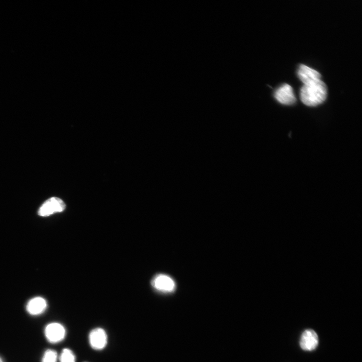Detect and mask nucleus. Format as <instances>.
Instances as JSON below:
<instances>
[{
    "mask_svg": "<svg viewBox=\"0 0 362 362\" xmlns=\"http://www.w3.org/2000/svg\"><path fill=\"white\" fill-rule=\"evenodd\" d=\"M327 97V87L321 80L304 85L300 92L302 102L309 107L318 106L325 101Z\"/></svg>",
    "mask_w": 362,
    "mask_h": 362,
    "instance_id": "nucleus-1",
    "label": "nucleus"
},
{
    "mask_svg": "<svg viewBox=\"0 0 362 362\" xmlns=\"http://www.w3.org/2000/svg\"><path fill=\"white\" fill-rule=\"evenodd\" d=\"M89 343L95 350H103L108 343V336L105 330L100 328H95L90 332Z\"/></svg>",
    "mask_w": 362,
    "mask_h": 362,
    "instance_id": "nucleus-2",
    "label": "nucleus"
},
{
    "mask_svg": "<svg viewBox=\"0 0 362 362\" xmlns=\"http://www.w3.org/2000/svg\"><path fill=\"white\" fill-rule=\"evenodd\" d=\"M65 208L66 204L62 199L53 197L42 204L38 211V214L40 216L46 217L57 212H63Z\"/></svg>",
    "mask_w": 362,
    "mask_h": 362,
    "instance_id": "nucleus-3",
    "label": "nucleus"
},
{
    "mask_svg": "<svg viewBox=\"0 0 362 362\" xmlns=\"http://www.w3.org/2000/svg\"><path fill=\"white\" fill-rule=\"evenodd\" d=\"M45 334L47 340L50 343H58L64 340L66 330L65 327L59 323H52L46 326Z\"/></svg>",
    "mask_w": 362,
    "mask_h": 362,
    "instance_id": "nucleus-4",
    "label": "nucleus"
},
{
    "mask_svg": "<svg viewBox=\"0 0 362 362\" xmlns=\"http://www.w3.org/2000/svg\"><path fill=\"white\" fill-rule=\"evenodd\" d=\"M319 336L311 329L305 330L301 334L299 345L304 351L311 352L317 349L319 345Z\"/></svg>",
    "mask_w": 362,
    "mask_h": 362,
    "instance_id": "nucleus-5",
    "label": "nucleus"
},
{
    "mask_svg": "<svg viewBox=\"0 0 362 362\" xmlns=\"http://www.w3.org/2000/svg\"><path fill=\"white\" fill-rule=\"evenodd\" d=\"M274 97L279 103L283 105H293L296 101L293 88L287 84L283 85L277 89Z\"/></svg>",
    "mask_w": 362,
    "mask_h": 362,
    "instance_id": "nucleus-6",
    "label": "nucleus"
},
{
    "mask_svg": "<svg viewBox=\"0 0 362 362\" xmlns=\"http://www.w3.org/2000/svg\"><path fill=\"white\" fill-rule=\"evenodd\" d=\"M152 285L158 291L164 293L172 292L175 288L174 280L168 276L160 274L154 278Z\"/></svg>",
    "mask_w": 362,
    "mask_h": 362,
    "instance_id": "nucleus-7",
    "label": "nucleus"
},
{
    "mask_svg": "<svg viewBox=\"0 0 362 362\" xmlns=\"http://www.w3.org/2000/svg\"><path fill=\"white\" fill-rule=\"evenodd\" d=\"M297 75L304 85L321 80L322 77L319 72L304 65H301L299 66Z\"/></svg>",
    "mask_w": 362,
    "mask_h": 362,
    "instance_id": "nucleus-8",
    "label": "nucleus"
},
{
    "mask_svg": "<svg viewBox=\"0 0 362 362\" xmlns=\"http://www.w3.org/2000/svg\"><path fill=\"white\" fill-rule=\"evenodd\" d=\"M47 307L46 300L42 297H35L31 299L28 303L27 309L33 316L40 315Z\"/></svg>",
    "mask_w": 362,
    "mask_h": 362,
    "instance_id": "nucleus-9",
    "label": "nucleus"
},
{
    "mask_svg": "<svg viewBox=\"0 0 362 362\" xmlns=\"http://www.w3.org/2000/svg\"><path fill=\"white\" fill-rule=\"evenodd\" d=\"M60 360L61 362H76V356L70 349H65L60 356Z\"/></svg>",
    "mask_w": 362,
    "mask_h": 362,
    "instance_id": "nucleus-10",
    "label": "nucleus"
},
{
    "mask_svg": "<svg viewBox=\"0 0 362 362\" xmlns=\"http://www.w3.org/2000/svg\"><path fill=\"white\" fill-rule=\"evenodd\" d=\"M57 352L53 350H48L44 355L42 362H57Z\"/></svg>",
    "mask_w": 362,
    "mask_h": 362,
    "instance_id": "nucleus-11",
    "label": "nucleus"
},
{
    "mask_svg": "<svg viewBox=\"0 0 362 362\" xmlns=\"http://www.w3.org/2000/svg\"><path fill=\"white\" fill-rule=\"evenodd\" d=\"M0 362H3L1 358H0Z\"/></svg>",
    "mask_w": 362,
    "mask_h": 362,
    "instance_id": "nucleus-12",
    "label": "nucleus"
}]
</instances>
